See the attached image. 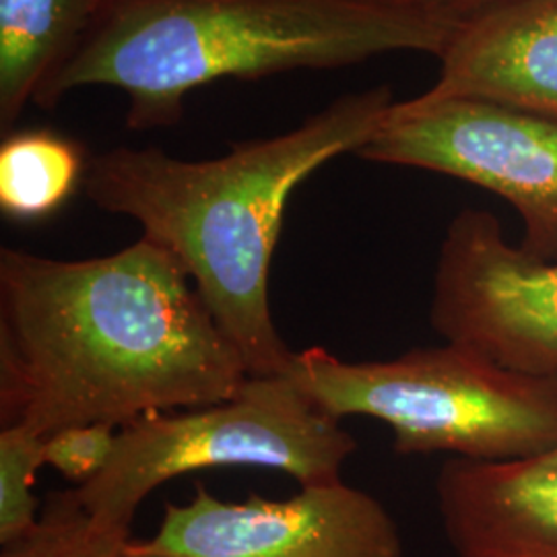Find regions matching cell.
<instances>
[{"instance_id": "13", "label": "cell", "mask_w": 557, "mask_h": 557, "mask_svg": "<svg viewBox=\"0 0 557 557\" xmlns=\"http://www.w3.org/2000/svg\"><path fill=\"white\" fill-rule=\"evenodd\" d=\"M131 529L94 517L75 490L50 494L25 535L2 543L0 557H126Z\"/></svg>"}, {"instance_id": "14", "label": "cell", "mask_w": 557, "mask_h": 557, "mask_svg": "<svg viewBox=\"0 0 557 557\" xmlns=\"http://www.w3.org/2000/svg\"><path fill=\"white\" fill-rule=\"evenodd\" d=\"M44 457V436L25 425L0 430V545L25 535L38 522L41 504L34 485Z\"/></svg>"}, {"instance_id": "10", "label": "cell", "mask_w": 557, "mask_h": 557, "mask_svg": "<svg viewBox=\"0 0 557 557\" xmlns=\"http://www.w3.org/2000/svg\"><path fill=\"white\" fill-rule=\"evenodd\" d=\"M421 101L481 100L557 122V0H512L462 21Z\"/></svg>"}, {"instance_id": "15", "label": "cell", "mask_w": 557, "mask_h": 557, "mask_svg": "<svg viewBox=\"0 0 557 557\" xmlns=\"http://www.w3.org/2000/svg\"><path fill=\"white\" fill-rule=\"evenodd\" d=\"M119 428L106 421L62 428L44 438L46 465L77 487L100 478L114 455Z\"/></svg>"}, {"instance_id": "5", "label": "cell", "mask_w": 557, "mask_h": 557, "mask_svg": "<svg viewBox=\"0 0 557 557\" xmlns=\"http://www.w3.org/2000/svg\"><path fill=\"white\" fill-rule=\"evenodd\" d=\"M358 450L287 374L250 376L238 395L207 407L153 413L122 425L100 478L75 487L94 517L131 529L140 504L172 479L220 467H262L301 487L337 483Z\"/></svg>"}, {"instance_id": "16", "label": "cell", "mask_w": 557, "mask_h": 557, "mask_svg": "<svg viewBox=\"0 0 557 557\" xmlns=\"http://www.w3.org/2000/svg\"><path fill=\"white\" fill-rule=\"evenodd\" d=\"M423 2L465 21L475 17L479 13H485L490 9H496L499 4L512 2V0H423Z\"/></svg>"}, {"instance_id": "2", "label": "cell", "mask_w": 557, "mask_h": 557, "mask_svg": "<svg viewBox=\"0 0 557 557\" xmlns=\"http://www.w3.org/2000/svg\"><path fill=\"white\" fill-rule=\"evenodd\" d=\"M397 103L380 85L341 96L299 126L234 143L215 160H180L158 147H114L91 158L83 190L110 215L178 260L250 376L294 361L271 312V267L292 195L345 153H358Z\"/></svg>"}, {"instance_id": "12", "label": "cell", "mask_w": 557, "mask_h": 557, "mask_svg": "<svg viewBox=\"0 0 557 557\" xmlns=\"http://www.w3.org/2000/svg\"><path fill=\"white\" fill-rule=\"evenodd\" d=\"M89 161L77 140L50 128L4 135L0 145V209L13 221L54 215L85 180Z\"/></svg>"}, {"instance_id": "17", "label": "cell", "mask_w": 557, "mask_h": 557, "mask_svg": "<svg viewBox=\"0 0 557 557\" xmlns=\"http://www.w3.org/2000/svg\"><path fill=\"white\" fill-rule=\"evenodd\" d=\"M126 557H165V556H156V554H135V552H128V547H126Z\"/></svg>"}, {"instance_id": "8", "label": "cell", "mask_w": 557, "mask_h": 557, "mask_svg": "<svg viewBox=\"0 0 557 557\" xmlns=\"http://www.w3.org/2000/svg\"><path fill=\"white\" fill-rule=\"evenodd\" d=\"M128 552L165 557H403L397 522L379 499L345 481L306 485L285 499L225 502L197 485L165 504L153 537Z\"/></svg>"}, {"instance_id": "3", "label": "cell", "mask_w": 557, "mask_h": 557, "mask_svg": "<svg viewBox=\"0 0 557 557\" xmlns=\"http://www.w3.org/2000/svg\"><path fill=\"white\" fill-rule=\"evenodd\" d=\"M462 20L423 0H106L36 106L83 87L128 98L131 131L182 119L195 89L223 79L354 66L393 52L442 57Z\"/></svg>"}, {"instance_id": "7", "label": "cell", "mask_w": 557, "mask_h": 557, "mask_svg": "<svg viewBox=\"0 0 557 557\" xmlns=\"http://www.w3.org/2000/svg\"><path fill=\"white\" fill-rule=\"evenodd\" d=\"M430 322L446 343L517 372L554 376L557 260L527 257L496 215L462 209L440 242Z\"/></svg>"}, {"instance_id": "9", "label": "cell", "mask_w": 557, "mask_h": 557, "mask_svg": "<svg viewBox=\"0 0 557 557\" xmlns=\"http://www.w3.org/2000/svg\"><path fill=\"white\" fill-rule=\"evenodd\" d=\"M436 504L455 557H557V446L502 462L450 458Z\"/></svg>"}, {"instance_id": "4", "label": "cell", "mask_w": 557, "mask_h": 557, "mask_svg": "<svg viewBox=\"0 0 557 557\" xmlns=\"http://www.w3.org/2000/svg\"><path fill=\"white\" fill-rule=\"evenodd\" d=\"M285 374L331 418L386 423L405 457L502 462L557 446V374L517 372L455 343L376 361L308 347Z\"/></svg>"}, {"instance_id": "1", "label": "cell", "mask_w": 557, "mask_h": 557, "mask_svg": "<svg viewBox=\"0 0 557 557\" xmlns=\"http://www.w3.org/2000/svg\"><path fill=\"white\" fill-rule=\"evenodd\" d=\"M250 379L178 260L140 236L98 259L0 250V416L40 436L215 405Z\"/></svg>"}, {"instance_id": "6", "label": "cell", "mask_w": 557, "mask_h": 557, "mask_svg": "<svg viewBox=\"0 0 557 557\" xmlns=\"http://www.w3.org/2000/svg\"><path fill=\"white\" fill-rule=\"evenodd\" d=\"M358 158L462 180L510 202L520 250L557 260V122L481 100L397 101Z\"/></svg>"}, {"instance_id": "11", "label": "cell", "mask_w": 557, "mask_h": 557, "mask_svg": "<svg viewBox=\"0 0 557 557\" xmlns=\"http://www.w3.org/2000/svg\"><path fill=\"white\" fill-rule=\"evenodd\" d=\"M106 0H0V131L15 122L98 20Z\"/></svg>"}]
</instances>
